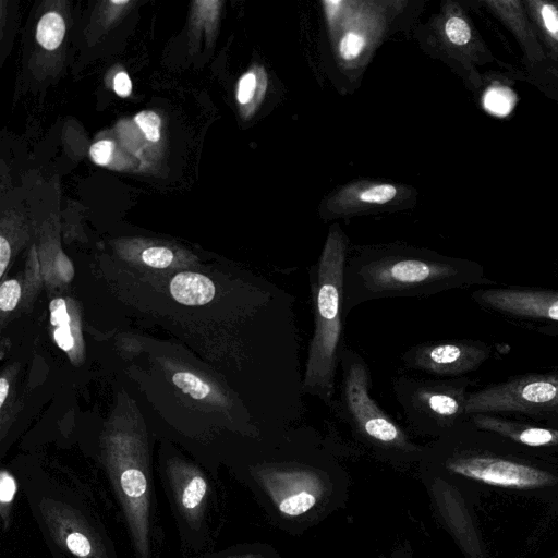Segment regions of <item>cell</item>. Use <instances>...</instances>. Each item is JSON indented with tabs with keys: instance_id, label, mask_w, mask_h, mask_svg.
Listing matches in <instances>:
<instances>
[{
	"instance_id": "cell-16",
	"label": "cell",
	"mask_w": 558,
	"mask_h": 558,
	"mask_svg": "<svg viewBox=\"0 0 558 558\" xmlns=\"http://www.w3.org/2000/svg\"><path fill=\"white\" fill-rule=\"evenodd\" d=\"M397 194V189L392 184H373L362 191L359 198L367 204H385L390 202Z\"/></svg>"
},
{
	"instance_id": "cell-25",
	"label": "cell",
	"mask_w": 558,
	"mask_h": 558,
	"mask_svg": "<svg viewBox=\"0 0 558 558\" xmlns=\"http://www.w3.org/2000/svg\"><path fill=\"white\" fill-rule=\"evenodd\" d=\"M112 150L113 143L109 140H101L92 145L89 154L95 163L105 166L110 161Z\"/></svg>"
},
{
	"instance_id": "cell-17",
	"label": "cell",
	"mask_w": 558,
	"mask_h": 558,
	"mask_svg": "<svg viewBox=\"0 0 558 558\" xmlns=\"http://www.w3.org/2000/svg\"><path fill=\"white\" fill-rule=\"evenodd\" d=\"M315 504V497L306 492L292 495L280 504V510L288 515H299L306 512Z\"/></svg>"
},
{
	"instance_id": "cell-8",
	"label": "cell",
	"mask_w": 558,
	"mask_h": 558,
	"mask_svg": "<svg viewBox=\"0 0 558 558\" xmlns=\"http://www.w3.org/2000/svg\"><path fill=\"white\" fill-rule=\"evenodd\" d=\"M439 32L445 47L469 73L474 87L481 85L477 66L494 62L495 58L468 14L456 3L446 7Z\"/></svg>"
},
{
	"instance_id": "cell-19",
	"label": "cell",
	"mask_w": 558,
	"mask_h": 558,
	"mask_svg": "<svg viewBox=\"0 0 558 558\" xmlns=\"http://www.w3.org/2000/svg\"><path fill=\"white\" fill-rule=\"evenodd\" d=\"M365 46V39L357 33H347L340 41L339 51L344 60H353L360 56Z\"/></svg>"
},
{
	"instance_id": "cell-30",
	"label": "cell",
	"mask_w": 558,
	"mask_h": 558,
	"mask_svg": "<svg viewBox=\"0 0 558 558\" xmlns=\"http://www.w3.org/2000/svg\"><path fill=\"white\" fill-rule=\"evenodd\" d=\"M11 255L10 244L4 236L0 238V276L2 277Z\"/></svg>"
},
{
	"instance_id": "cell-1",
	"label": "cell",
	"mask_w": 558,
	"mask_h": 558,
	"mask_svg": "<svg viewBox=\"0 0 558 558\" xmlns=\"http://www.w3.org/2000/svg\"><path fill=\"white\" fill-rule=\"evenodd\" d=\"M497 284L476 262L410 248L365 250L347 256L344 316L367 301L426 298L454 289Z\"/></svg>"
},
{
	"instance_id": "cell-4",
	"label": "cell",
	"mask_w": 558,
	"mask_h": 558,
	"mask_svg": "<svg viewBox=\"0 0 558 558\" xmlns=\"http://www.w3.org/2000/svg\"><path fill=\"white\" fill-rule=\"evenodd\" d=\"M473 381L457 378H422L399 375L392 388L404 418L417 432L439 435L468 420L465 405Z\"/></svg>"
},
{
	"instance_id": "cell-6",
	"label": "cell",
	"mask_w": 558,
	"mask_h": 558,
	"mask_svg": "<svg viewBox=\"0 0 558 558\" xmlns=\"http://www.w3.org/2000/svg\"><path fill=\"white\" fill-rule=\"evenodd\" d=\"M483 311L521 328L558 337V289L525 286H486L472 291Z\"/></svg>"
},
{
	"instance_id": "cell-22",
	"label": "cell",
	"mask_w": 558,
	"mask_h": 558,
	"mask_svg": "<svg viewBox=\"0 0 558 558\" xmlns=\"http://www.w3.org/2000/svg\"><path fill=\"white\" fill-rule=\"evenodd\" d=\"M257 87V76L254 72H246L239 81L236 98L241 105H247L254 97Z\"/></svg>"
},
{
	"instance_id": "cell-12",
	"label": "cell",
	"mask_w": 558,
	"mask_h": 558,
	"mask_svg": "<svg viewBox=\"0 0 558 558\" xmlns=\"http://www.w3.org/2000/svg\"><path fill=\"white\" fill-rule=\"evenodd\" d=\"M171 295L184 305H204L210 302L216 292L213 281L197 272H180L170 283Z\"/></svg>"
},
{
	"instance_id": "cell-9",
	"label": "cell",
	"mask_w": 558,
	"mask_h": 558,
	"mask_svg": "<svg viewBox=\"0 0 558 558\" xmlns=\"http://www.w3.org/2000/svg\"><path fill=\"white\" fill-rule=\"evenodd\" d=\"M475 426L505 436L533 450H558V428L498 414H474L468 417Z\"/></svg>"
},
{
	"instance_id": "cell-2",
	"label": "cell",
	"mask_w": 558,
	"mask_h": 558,
	"mask_svg": "<svg viewBox=\"0 0 558 558\" xmlns=\"http://www.w3.org/2000/svg\"><path fill=\"white\" fill-rule=\"evenodd\" d=\"M348 256L347 239L332 228L323 252L310 272L314 330L302 377V393L332 408L336 375L343 350V279Z\"/></svg>"
},
{
	"instance_id": "cell-7",
	"label": "cell",
	"mask_w": 558,
	"mask_h": 558,
	"mask_svg": "<svg viewBox=\"0 0 558 558\" xmlns=\"http://www.w3.org/2000/svg\"><path fill=\"white\" fill-rule=\"evenodd\" d=\"M493 355L489 343L451 339L413 345L401 355L404 367L430 375L457 378L478 369Z\"/></svg>"
},
{
	"instance_id": "cell-18",
	"label": "cell",
	"mask_w": 558,
	"mask_h": 558,
	"mask_svg": "<svg viewBox=\"0 0 558 558\" xmlns=\"http://www.w3.org/2000/svg\"><path fill=\"white\" fill-rule=\"evenodd\" d=\"M135 122L150 142H157L160 137V118L153 111H142L135 116Z\"/></svg>"
},
{
	"instance_id": "cell-28",
	"label": "cell",
	"mask_w": 558,
	"mask_h": 558,
	"mask_svg": "<svg viewBox=\"0 0 558 558\" xmlns=\"http://www.w3.org/2000/svg\"><path fill=\"white\" fill-rule=\"evenodd\" d=\"M113 89L120 97H128L131 94L132 82L125 72H119L113 78Z\"/></svg>"
},
{
	"instance_id": "cell-24",
	"label": "cell",
	"mask_w": 558,
	"mask_h": 558,
	"mask_svg": "<svg viewBox=\"0 0 558 558\" xmlns=\"http://www.w3.org/2000/svg\"><path fill=\"white\" fill-rule=\"evenodd\" d=\"M50 323L57 327L70 326V316L66 311L65 301L61 298L53 299L49 305Z\"/></svg>"
},
{
	"instance_id": "cell-23",
	"label": "cell",
	"mask_w": 558,
	"mask_h": 558,
	"mask_svg": "<svg viewBox=\"0 0 558 558\" xmlns=\"http://www.w3.org/2000/svg\"><path fill=\"white\" fill-rule=\"evenodd\" d=\"M66 546L69 550L77 557H87L90 554L92 546L88 538L77 532H73L66 536Z\"/></svg>"
},
{
	"instance_id": "cell-13",
	"label": "cell",
	"mask_w": 558,
	"mask_h": 558,
	"mask_svg": "<svg viewBox=\"0 0 558 558\" xmlns=\"http://www.w3.org/2000/svg\"><path fill=\"white\" fill-rule=\"evenodd\" d=\"M64 34V21L56 12L46 13L37 24V41L47 50L56 49L63 40Z\"/></svg>"
},
{
	"instance_id": "cell-27",
	"label": "cell",
	"mask_w": 558,
	"mask_h": 558,
	"mask_svg": "<svg viewBox=\"0 0 558 558\" xmlns=\"http://www.w3.org/2000/svg\"><path fill=\"white\" fill-rule=\"evenodd\" d=\"M53 337L59 348L64 351H70L74 345V338L71 333L70 326L58 327L53 331Z\"/></svg>"
},
{
	"instance_id": "cell-33",
	"label": "cell",
	"mask_w": 558,
	"mask_h": 558,
	"mask_svg": "<svg viewBox=\"0 0 558 558\" xmlns=\"http://www.w3.org/2000/svg\"><path fill=\"white\" fill-rule=\"evenodd\" d=\"M553 73L558 77V66L554 69Z\"/></svg>"
},
{
	"instance_id": "cell-3",
	"label": "cell",
	"mask_w": 558,
	"mask_h": 558,
	"mask_svg": "<svg viewBox=\"0 0 558 558\" xmlns=\"http://www.w3.org/2000/svg\"><path fill=\"white\" fill-rule=\"evenodd\" d=\"M465 413L507 415L558 428V369L518 374L471 390Z\"/></svg>"
},
{
	"instance_id": "cell-10",
	"label": "cell",
	"mask_w": 558,
	"mask_h": 558,
	"mask_svg": "<svg viewBox=\"0 0 558 558\" xmlns=\"http://www.w3.org/2000/svg\"><path fill=\"white\" fill-rule=\"evenodd\" d=\"M482 4L512 34L526 63L535 65L545 61V50L523 1L486 0Z\"/></svg>"
},
{
	"instance_id": "cell-11",
	"label": "cell",
	"mask_w": 558,
	"mask_h": 558,
	"mask_svg": "<svg viewBox=\"0 0 558 558\" xmlns=\"http://www.w3.org/2000/svg\"><path fill=\"white\" fill-rule=\"evenodd\" d=\"M546 57L558 61V2L523 0Z\"/></svg>"
},
{
	"instance_id": "cell-20",
	"label": "cell",
	"mask_w": 558,
	"mask_h": 558,
	"mask_svg": "<svg viewBox=\"0 0 558 558\" xmlns=\"http://www.w3.org/2000/svg\"><path fill=\"white\" fill-rule=\"evenodd\" d=\"M21 296L20 283L12 279L4 281L0 287V308L3 312L12 311Z\"/></svg>"
},
{
	"instance_id": "cell-29",
	"label": "cell",
	"mask_w": 558,
	"mask_h": 558,
	"mask_svg": "<svg viewBox=\"0 0 558 558\" xmlns=\"http://www.w3.org/2000/svg\"><path fill=\"white\" fill-rule=\"evenodd\" d=\"M57 269L64 281H70L73 277V267L71 262L68 259V257L59 253L57 260H56Z\"/></svg>"
},
{
	"instance_id": "cell-14",
	"label": "cell",
	"mask_w": 558,
	"mask_h": 558,
	"mask_svg": "<svg viewBox=\"0 0 558 558\" xmlns=\"http://www.w3.org/2000/svg\"><path fill=\"white\" fill-rule=\"evenodd\" d=\"M207 483L201 475H194L178 489V501L181 509L186 513L197 511L205 500Z\"/></svg>"
},
{
	"instance_id": "cell-32",
	"label": "cell",
	"mask_w": 558,
	"mask_h": 558,
	"mask_svg": "<svg viewBox=\"0 0 558 558\" xmlns=\"http://www.w3.org/2000/svg\"><path fill=\"white\" fill-rule=\"evenodd\" d=\"M111 3H112V4H126V3H129V1H126V0H119V1H117V0H111Z\"/></svg>"
},
{
	"instance_id": "cell-21",
	"label": "cell",
	"mask_w": 558,
	"mask_h": 558,
	"mask_svg": "<svg viewBox=\"0 0 558 558\" xmlns=\"http://www.w3.org/2000/svg\"><path fill=\"white\" fill-rule=\"evenodd\" d=\"M142 259L150 267L166 268L171 264L173 254L167 247H149L142 253Z\"/></svg>"
},
{
	"instance_id": "cell-26",
	"label": "cell",
	"mask_w": 558,
	"mask_h": 558,
	"mask_svg": "<svg viewBox=\"0 0 558 558\" xmlns=\"http://www.w3.org/2000/svg\"><path fill=\"white\" fill-rule=\"evenodd\" d=\"M16 492V484L11 474L5 471L0 476V502L2 510L11 505Z\"/></svg>"
},
{
	"instance_id": "cell-31",
	"label": "cell",
	"mask_w": 558,
	"mask_h": 558,
	"mask_svg": "<svg viewBox=\"0 0 558 558\" xmlns=\"http://www.w3.org/2000/svg\"><path fill=\"white\" fill-rule=\"evenodd\" d=\"M9 391V383L5 378H0V407L3 405Z\"/></svg>"
},
{
	"instance_id": "cell-5",
	"label": "cell",
	"mask_w": 558,
	"mask_h": 558,
	"mask_svg": "<svg viewBox=\"0 0 558 558\" xmlns=\"http://www.w3.org/2000/svg\"><path fill=\"white\" fill-rule=\"evenodd\" d=\"M339 366L340 392L332 405L337 415L369 441L386 447L405 446L404 433L371 395V371L362 355L343 348Z\"/></svg>"
},
{
	"instance_id": "cell-15",
	"label": "cell",
	"mask_w": 558,
	"mask_h": 558,
	"mask_svg": "<svg viewBox=\"0 0 558 558\" xmlns=\"http://www.w3.org/2000/svg\"><path fill=\"white\" fill-rule=\"evenodd\" d=\"M174 385L193 399H204L210 392V387L192 373L178 372L173 375Z\"/></svg>"
}]
</instances>
